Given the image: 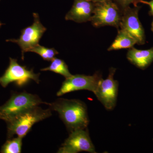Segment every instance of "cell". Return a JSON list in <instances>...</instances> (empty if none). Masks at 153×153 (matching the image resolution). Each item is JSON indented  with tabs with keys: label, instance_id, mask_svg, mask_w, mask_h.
Returning a JSON list of instances; mask_svg holds the SVG:
<instances>
[{
	"label": "cell",
	"instance_id": "6da1fadb",
	"mask_svg": "<svg viewBox=\"0 0 153 153\" xmlns=\"http://www.w3.org/2000/svg\"><path fill=\"white\" fill-rule=\"evenodd\" d=\"M48 105L57 111L60 119L70 132L76 130L87 128L89 124L86 105L78 100L60 98Z\"/></svg>",
	"mask_w": 153,
	"mask_h": 153
},
{
	"label": "cell",
	"instance_id": "7a4b0ae2",
	"mask_svg": "<svg viewBox=\"0 0 153 153\" xmlns=\"http://www.w3.org/2000/svg\"><path fill=\"white\" fill-rule=\"evenodd\" d=\"M52 115L51 109H43L38 106L27 110L7 123L8 138L15 135L24 138L35 123L49 117Z\"/></svg>",
	"mask_w": 153,
	"mask_h": 153
},
{
	"label": "cell",
	"instance_id": "3957f363",
	"mask_svg": "<svg viewBox=\"0 0 153 153\" xmlns=\"http://www.w3.org/2000/svg\"><path fill=\"white\" fill-rule=\"evenodd\" d=\"M42 103L49 104L35 94L25 92L14 94L5 104L0 106V120L8 122L23 111Z\"/></svg>",
	"mask_w": 153,
	"mask_h": 153
},
{
	"label": "cell",
	"instance_id": "277c9868",
	"mask_svg": "<svg viewBox=\"0 0 153 153\" xmlns=\"http://www.w3.org/2000/svg\"><path fill=\"white\" fill-rule=\"evenodd\" d=\"M122 10L112 0L95 3L90 22L96 27L111 26L119 29Z\"/></svg>",
	"mask_w": 153,
	"mask_h": 153
},
{
	"label": "cell",
	"instance_id": "5b68a950",
	"mask_svg": "<svg viewBox=\"0 0 153 153\" xmlns=\"http://www.w3.org/2000/svg\"><path fill=\"white\" fill-rule=\"evenodd\" d=\"M40 74L34 73L33 69L29 70L26 66L20 65L17 59L10 57L8 67L0 77V85L5 88L11 82H14L17 86L22 87L30 80L39 83Z\"/></svg>",
	"mask_w": 153,
	"mask_h": 153
},
{
	"label": "cell",
	"instance_id": "8992f818",
	"mask_svg": "<svg viewBox=\"0 0 153 153\" xmlns=\"http://www.w3.org/2000/svg\"><path fill=\"white\" fill-rule=\"evenodd\" d=\"M33 16V25L23 29L19 38L6 40L7 42H13L19 45L22 49V60H24L25 52H30V49L39 44L40 39L47 30L41 24L38 13H34Z\"/></svg>",
	"mask_w": 153,
	"mask_h": 153
},
{
	"label": "cell",
	"instance_id": "52a82bcc",
	"mask_svg": "<svg viewBox=\"0 0 153 153\" xmlns=\"http://www.w3.org/2000/svg\"><path fill=\"white\" fill-rule=\"evenodd\" d=\"M102 79L99 72H96L92 76L83 74L72 75L62 83L57 96L76 91L86 90L95 94L100 81Z\"/></svg>",
	"mask_w": 153,
	"mask_h": 153
},
{
	"label": "cell",
	"instance_id": "ba28073f",
	"mask_svg": "<svg viewBox=\"0 0 153 153\" xmlns=\"http://www.w3.org/2000/svg\"><path fill=\"white\" fill-rule=\"evenodd\" d=\"M140 7L130 6L122 10V15L120 28L127 32L137 41L139 45H143L146 42L144 30L138 17Z\"/></svg>",
	"mask_w": 153,
	"mask_h": 153
},
{
	"label": "cell",
	"instance_id": "9c48e42d",
	"mask_svg": "<svg viewBox=\"0 0 153 153\" xmlns=\"http://www.w3.org/2000/svg\"><path fill=\"white\" fill-rule=\"evenodd\" d=\"M116 69L111 67L106 79H102L94 94L107 110H112L116 105L119 83L114 78Z\"/></svg>",
	"mask_w": 153,
	"mask_h": 153
},
{
	"label": "cell",
	"instance_id": "30bf717a",
	"mask_svg": "<svg viewBox=\"0 0 153 153\" xmlns=\"http://www.w3.org/2000/svg\"><path fill=\"white\" fill-rule=\"evenodd\" d=\"M82 152L96 153L88 130L85 129H79L71 132L57 152L76 153Z\"/></svg>",
	"mask_w": 153,
	"mask_h": 153
},
{
	"label": "cell",
	"instance_id": "8fae6325",
	"mask_svg": "<svg viewBox=\"0 0 153 153\" xmlns=\"http://www.w3.org/2000/svg\"><path fill=\"white\" fill-rule=\"evenodd\" d=\"M95 3L91 0H74L73 5L65 16L67 21L78 23L90 22Z\"/></svg>",
	"mask_w": 153,
	"mask_h": 153
},
{
	"label": "cell",
	"instance_id": "7c38bea8",
	"mask_svg": "<svg viewBox=\"0 0 153 153\" xmlns=\"http://www.w3.org/2000/svg\"><path fill=\"white\" fill-rule=\"evenodd\" d=\"M127 58L138 68L146 69L153 61V47L147 50H139L132 47L128 51Z\"/></svg>",
	"mask_w": 153,
	"mask_h": 153
},
{
	"label": "cell",
	"instance_id": "4fadbf2b",
	"mask_svg": "<svg viewBox=\"0 0 153 153\" xmlns=\"http://www.w3.org/2000/svg\"><path fill=\"white\" fill-rule=\"evenodd\" d=\"M136 44H137V41L133 37L125 30L120 29L118 31L117 36L108 49V51L131 49Z\"/></svg>",
	"mask_w": 153,
	"mask_h": 153
},
{
	"label": "cell",
	"instance_id": "5bb4252c",
	"mask_svg": "<svg viewBox=\"0 0 153 153\" xmlns=\"http://www.w3.org/2000/svg\"><path fill=\"white\" fill-rule=\"evenodd\" d=\"M51 63L49 66L46 68L41 69L42 71H49L60 74L65 77L66 79L69 78L72 74L69 72L68 66L65 61L59 58L55 57L51 61Z\"/></svg>",
	"mask_w": 153,
	"mask_h": 153
},
{
	"label": "cell",
	"instance_id": "9a60e30c",
	"mask_svg": "<svg viewBox=\"0 0 153 153\" xmlns=\"http://www.w3.org/2000/svg\"><path fill=\"white\" fill-rule=\"evenodd\" d=\"M23 138L18 137L10 138L3 145L1 152L2 153H20L22 151Z\"/></svg>",
	"mask_w": 153,
	"mask_h": 153
},
{
	"label": "cell",
	"instance_id": "2e32d148",
	"mask_svg": "<svg viewBox=\"0 0 153 153\" xmlns=\"http://www.w3.org/2000/svg\"><path fill=\"white\" fill-rule=\"evenodd\" d=\"M30 52H35L47 61H52L55 56L59 54L55 48H47L39 44L30 49Z\"/></svg>",
	"mask_w": 153,
	"mask_h": 153
},
{
	"label": "cell",
	"instance_id": "e0dca14e",
	"mask_svg": "<svg viewBox=\"0 0 153 153\" xmlns=\"http://www.w3.org/2000/svg\"><path fill=\"white\" fill-rule=\"evenodd\" d=\"M114 2L119 6L122 10L124 9L127 7L133 4L134 6H137L139 0H114Z\"/></svg>",
	"mask_w": 153,
	"mask_h": 153
},
{
	"label": "cell",
	"instance_id": "ac0fdd59",
	"mask_svg": "<svg viewBox=\"0 0 153 153\" xmlns=\"http://www.w3.org/2000/svg\"><path fill=\"white\" fill-rule=\"evenodd\" d=\"M142 3L143 4H146L149 6L150 7V10L149 11V15L151 16H153V0H151L150 1H143V0H139L138 3Z\"/></svg>",
	"mask_w": 153,
	"mask_h": 153
},
{
	"label": "cell",
	"instance_id": "d6986e66",
	"mask_svg": "<svg viewBox=\"0 0 153 153\" xmlns=\"http://www.w3.org/2000/svg\"><path fill=\"white\" fill-rule=\"evenodd\" d=\"M91 1L97 3L99 2L102 1H107V0H91ZM112 1H114V0H112Z\"/></svg>",
	"mask_w": 153,
	"mask_h": 153
},
{
	"label": "cell",
	"instance_id": "ffe728a7",
	"mask_svg": "<svg viewBox=\"0 0 153 153\" xmlns=\"http://www.w3.org/2000/svg\"><path fill=\"white\" fill-rule=\"evenodd\" d=\"M151 30H152V32H153V21L152 23V29H151Z\"/></svg>",
	"mask_w": 153,
	"mask_h": 153
},
{
	"label": "cell",
	"instance_id": "44dd1931",
	"mask_svg": "<svg viewBox=\"0 0 153 153\" xmlns=\"http://www.w3.org/2000/svg\"><path fill=\"white\" fill-rule=\"evenodd\" d=\"M3 24L2 23H1V22H0V28H1V27L2 25Z\"/></svg>",
	"mask_w": 153,
	"mask_h": 153
}]
</instances>
